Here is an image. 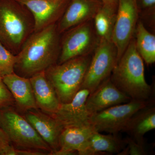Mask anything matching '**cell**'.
Returning a JSON list of instances; mask_svg holds the SVG:
<instances>
[{
  "instance_id": "7a4b0ae2",
  "label": "cell",
  "mask_w": 155,
  "mask_h": 155,
  "mask_svg": "<svg viewBox=\"0 0 155 155\" xmlns=\"http://www.w3.org/2000/svg\"><path fill=\"white\" fill-rule=\"evenodd\" d=\"M110 78L114 85L131 100L153 99V88L146 80L143 61L137 50L134 37L117 62Z\"/></svg>"
},
{
  "instance_id": "83f0119b",
  "label": "cell",
  "mask_w": 155,
  "mask_h": 155,
  "mask_svg": "<svg viewBox=\"0 0 155 155\" xmlns=\"http://www.w3.org/2000/svg\"><path fill=\"white\" fill-rule=\"evenodd\" d=\"M8 140V137L5 134V133L3 132V130L0 128V140Z\"/></svg>"
},
{
  "instance_id": "ba28073f",
  "label": "cell",
  "mask_w": 155,
  "mask_h": 155,
  "mask_svg": "<svg viewBox=\"0 0 155 155\" xmlns=\"http://www.w3.org/2000/svg\"><path fill=\"white\" fill-rule=\"evenodd\" d=\"M153 100H131L128 102L113 106L91 115L90 123L97 132L118 134L122 131L136 112L147 105Z\"/></svg>"
},
{
  "instance_id": "cb8c5ba5",
  "label": "cell",
  "mask_w": 155,
  "mask_h": 155,
  "mask_svg": "<svg viewBox=\"0 0 155 155\" xmlns=\"http://www.w3.org/2000/svg\"><path fill=\"white\" fill-rule=\"evenodd\" d=\"M139 16L147 21L154 22L155 0H136Z\"/></svg>"
},
{
  "instance_id": "5b68a950",
  "label": "cell",
  "mask_w": 155,
  "mask_h": 155,
  "mask_svg": "<svg viewBox=\"0 0 155 155\" xmlns=\"http://www.w3.org/2000/svg\"><path fill=\"white\" fill-rule=\"evenodd\" d=\"M0 128L16 149L40 151L49 155L52 152L47 143L15 107L0 108Z\"/></svg>"
},
{
  "instance_id": "2e32d148",
  "label": "cell",
  "mask_w": 155,
  "mask_h": 155,
  "mask_svg": "<svg viewBox=\"0 0 155 155\" xmlns=\"http://www.w3.org/2000/svg\"><path fill=\"white\" fill-rule=\"evenodd\" d=\"M15 101V107L23 114L33 109H38L29 78L13 73L3 77Z\"/></svg>"
},
{
  "instance_id": "7402d4cb",
  "label": "cell",
  "mask_w": 155,
  "mask_h": 155,
  "mask_svg": "<svg viewBox=\"0 0 155 155\" xmlns=\"http://www.w3.org/2000/svg\"><path fill=\"white\" fill-rule=\"evenodd\" d=\"M17 56L12 54L0 42V76L14 73Z\"/></svg>"
},
{
  "instance_id": "9c48e42d",
  "label": "cell",
  "mask_w": 155,
  "mask_h": 155,
  "mask_svg": "<svg viewBox=\"0 0 155 155\" xmlns=\"http://www.w3.org/2000/svg\"><path fill=\"white\" fill-rule=\"evenodd\" d=\"M139 18L136 0H118L116 22L111 39L117 50V62L134 35Z\"/></svg>"
},
{
  "instance_id": "484cf974",
  "label": "cell",
  "mask_w": 155,
  "mask_h": 155,
  "mask_svg": "<svg viewBox=\"0 0 155 155\" xmlns=\"http://www.w3.org/2000/svg\"><path fill=\"white\" fill-rule=\"evenodd\" d=\"M0 155H17L16 149L9 140H0Z\"/></svg>"
},
{
  "instance_id": "4316f807",
  "label": "cell",
  "mask_w": 155,
  "mask_h": 155,
  "mask_svg": "<svg viewBox=\"0 0 155 155\" xmlns=\"http://www.w3.org/2000/svg\"><path fill=\"white\" fill-rule=\"evenodd\" d=\"M103 4H108V5H112L117 6L118 4V0H101Z\"/></svg>"
},
{
  "instance_id": "e0dca14e",
  "label": "cell",
  "mask_w": 155,
  "mask_h": 155,
  "mask_svg": "<svg viewBox=\"0 0 155 155\" xmlns=\"http://www.w3.org/2000/svg\"><path fill=\"white\" fill-rule=\"evenodd\" d=\"M29 79L38 109L50 115H54L61 102L45 71L37 73Z\"/></svg>"
},
{
  "instance_id": "ffe728a7",
  "label": "cell",
  "mask_w": 155,
  "mask_h": 155,
  "mask_svg": "<svg viewBox=\"0 0 155 155\" xmlns=\"http://www.w3.org/2000/svg\"><path fill=\"white\" fill-rule=\"evenodd\" d=\"M117 6L103 4L94 18V27L99 39L112 41Z\"/></svg>"
},
{
  "instance_id": "277c9868",
  "label": "cell",
  "mask_w": 155,
  "mask_h": 155,
  "mask_svg": "<svg viewBox=\"0 0 155 155\" xmlns=\"http://www.w3.org/2000/svg\"><path fill=\"white\" fill-rule=\"evenodd\" d=\"M91 57L90 54L73 58L45 71L61 103L69 102L80 90Z\"/></svg>"
},
{
  "instance_id": "d4e9b609",
  "label": "cell",
  "mask_w": 155,
  "mask_h": 155,
  "mask_svg": "<svg viewBox=\"0 0 155 155\" xmlns=\"http://www.w3.org/2000/svg\"><path fill=\"white\" fill-rule=\"evenodd\" d=\"M15 106L14 97L0 76V108Z\"/></svg>"
},
{
  "instance_id": "603a6c76",
  "label": "cell",
  "mask_w": 155,
  "mask_h": 155,
  "mask_svg": "<svg viewBox=\"0 0 155 155\" xmlns=\"http://www.w3.org/2000/svg\"><path fill=\"white\" fill-rule=\"evenodd\" d=\"M126 145L118 155H147L150 154V150L147 147L146 144L137 142L129 137L125 138Z\"/></svg>"
},
{
  "instance_id": "4fadbf2b",
  "label": "cell",
  "mask_w": 155,
  "mask_h": 155,
  "mask_svg": "<svg viewBox=\"0 0 155 155\" xmlns=\"http://www.w3.org/2000/svg\"><path fill=\"white\" fill-rule=\"evenodd\" d=\"M22 115L52 150L50 155L59 149V138L64 127L57 119L38 109Z\"/></svg>"
},
{
  "instance_id": "8fae6325",
  "label": "cell",
  "mask_w": 155,
  "mask_h": 155,
  "mask_svg": "<svg viewBox=\"0 0 155 155\" xmlns=\"http://www.w3.org/2000/svg\"><path fill=\"white\" fill-rule=\"evenodd\" d=\"M102 5L101 0H70L57 23L59 33L62 34L75 26L93 20Z\"/></svg>"
},
{
  "instance_id": "d6986e66",
  "label": "cell",
  "mask_w": 155,
  "mask_h": 155,
  "mask_svg": "<svg viewBox=\"0 0 155 155\" xmlns=\"http://www.w3.org/2000/svg\"><path fill=\"white\" fill-rule=\"evenodd\" d=\"M126 145V140L118 134H104L94 131L88 140L84 155L118 154Z\"/></svg>"
},
{
  "instance_id": "8992f818",
  "label": "cell",
  "mask_w": 155,
  "mask_h": 155,
  "mask_svg": "<svg viewBox=\"0 0 155 155\" xmlns=\"http://www.w3.org/2000/svg\"><path fill=\"white\" fill-rule=\"evenodd\" d=\"M93 20L81 23L64 33L57 64L70 59L91 54L96 48L99 38L94 27Z\"/></svg>"
},
{
  "instance_id": "44dd1931",
  "label": "cell",
  "mask_w": 155,
  "mask_h": 155,
  "mask_svg": "<svg viewBox=\"0 0 155 155\" xmlns=\"http://www.w3.org/2000/svg\"><path fill=\"white\" fill-rule=\"evenodd\" d=\"M134 35L137 50L147 64L155 62V35L147 29L144 24L139 19Z\"/></svg>"
},
{
  "instance_id": "3957f363",
  "label": "cell",
  "mask_w": 155,
  "mask_h": 155,
  "mask_svg": "<svg viewBox=\"0 0 155 155\" xmlns=\"http://www.w3.org/2000/svg\"><path fill=\"white\" fill-rule=\"evenodd\" d=\"M33 16L17 0H0V42L17 55L34 32Z\"/></svg>"
},
{
  "instance_id": "9a60e30c",
  "label": "cell",
  "mask_w": 155,
  "mask_h": 155,
  "mask_svg": "<svg viewBox=\"0 0 155 155\" xmlns=\"http://www.w3.org/2000/svg\"><path fill=\"white\" fill-rule=\"evenodd\" d=\"M94 131L91 124L64 128L59 138V149L51 155H84Z\"/></svg>"
},
{
  "instance_id": "30bf717a",
  "label": "cell",
  "mask_w": 155,
  "mask_h": 155,
  "mask_svg": "<svg viewBox=\"0 0 155 155\" xmlns=\"http://www.w3.org/2000/svg\"><path fill=\"white\" fill-rule=\"evenodd\" d=\"M25 5L33 16L35 31L57 23L70 0H17Z\"/></svg>"
},
{
  "instance_id": "6da1fadb",
  "label": "cell",
  "mask_w": 155,
  "mask_h": 155,
  "mask_svg": "<svg viewBox=\"0 0 155 155\" xmlns=\"http://www.w3.org/2000/svg\"><path fill=\"white\" fill-rule=\"evenodd\" d=\"M61 35L57 23L34 32L16 55L14 73L29 78L57 64L60 55Z\"/></svg>"
},
{
  "instance_id": "7c38bea8",
  "label": "cell",
  "mask_w": 155,
  "mask_h": 155,
  "mask_svg": "<svg viewBox=\"0 0 155 155\" xmlns=\"http://www.w3.org/2000/svg\"><path fill=\"white\" fill-rule=\"evenodd\" d=\"M90 92L87 89H81L72 101L61 103L54 115L64 128L90 124L91 115L86 106V101Z\"/></svg>"
},
{
  "instance_id": "ac0fdd59",
  "label": "cell",
  "mask_w": 155,
  "mask_h": 155,
  "mask_svg": "<svg viewBox=\"0 0 155 155\" xmlns=\"http://www.w3.org/2000/svg\"><path fill=\"white\" fill-rule=\"evenodd\" d=\"M155 128V101L141 108L134 114L123 128L129 137L137 142L145 144L144 135Z\"/></svg>"
},
{
  "instance_id": "52a82bcc",
  "label": "cell",
  "mask_w": 155,
  "mask_h": 155,
  "mask_svg": "<svg viewBox=\"0 0 155 155\" xmlns=\"http://www.w3.org/2000/svg\"><path fill=\"white\" fill-rule=\"evenodd\" d=\"M117 63V51L112 41L100 39L91 60L81 88L90 93L110 76Z\"/></svg>"
},
{
  "instance_id": "5bb4252c",
  "label": "cell",
  "mask_w": 155,
  "mask_h": 155,
  "mask_svg": "<svg viewBox=\"0 0 155 155\" xmlns=\"http://www.w3.org/2000/svg\"><path fill=\"white\" fill-rule=\"evenodd\" d=\"M131 99L122 92L109 77L89 94L86 106L91 116L113 106L124 104Z\"/></svg>"
}]
</instances>
